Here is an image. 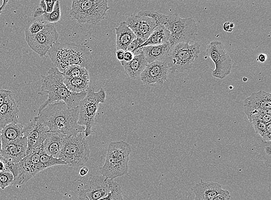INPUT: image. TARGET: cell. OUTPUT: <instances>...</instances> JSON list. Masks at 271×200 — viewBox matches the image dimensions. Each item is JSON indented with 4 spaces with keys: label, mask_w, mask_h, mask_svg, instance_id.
I'll use <instances>...</instances> for the list:
<instances>
[{
    "label": "cell",
    "mask_w": 271,
    "mask_h": 200,
    "mask_svg": "<svg viewBox=\"0 0 271 200\" xmlns=\"http://www.w3.org/2000/svg\"><path fill=\"white\" fill-rule=\"evenodd\" d=\"M79 107L69 109L65 102H59L47 106L38 112L36 117L48 130L65 136H75L84 133V126L78 124Z\"/></svg>",
    "instance_id": "6da1fadb"
},
{
    "label": "cell",
    "mask_w": 271,
    "mask_h": 200,
    "mask_svg": "<svg viewBox=\"0 0 271 200\" xmlns=\"http://www.w3.org/2000/svg\"><path fill=\"white\" fill-rule=\"evenodd\" d=\"M41 91L38 94L47 96V99L40 106L38 111H42L47 106L56 102H63L69 109L79 106L80 102L85 98L87 91L75 93L70 91L64 83L65 78L62 72L56 67L49 70L46 76H41Z\"/></svg>",
    "instance_id": "7a4b0ae2"
},
{
    "label": "cell",
    "mask_w": 271,
    "mask_h": 200,
    "mask_svg": "<svg viewBox=\"0 0 271 200\" xmlns=\"http://www.w3.org/2000/svg\"><path fill=\"white\" fill-rule=\"evenodd\" d=\"M148 13L157 20L159 25L169 32L170 47L179 43H190L195 41L198 28L192 18H182L176 14L165 15L152 11H148Z\"/></svg>",
    "instance_id": "3957f363"
},
{
    "label": "cell",
    "mask_w": 271,
    "mask_h": 200,
    "mask_svg": "<svg viewBox=\"0 0 271 200\" xmlns=\"http://www.w3.org/2000/svg\"><path fill=\"white\" fill-rule=\"evenodd\" d=\"M132 147L124 141L110 143L108 145L104 165L101 169L102 175L113 180L127 174L129 156Z\"/></svg>",
    "instance_id": "277c9868"
},
{
    "label": "cell",
    "mask_w": 271,
    "mask_h": 200,
    "mask_svg": "<svg viewBox=\"0 0 271 200\" xmlns=\"http://www.w3.org/2000/svg\"><path fill=\"white\" fill-rule=\"evenodd\" d=\"M90 149L84 133L75 136H64L62 148L59 159L67 166L79 168L89 161Z\"/></svg>",
    "instance_id": "5b68a950"
},
{
    "label": "cell",
    "mask_w": 271,
    "mask_h": 200,
    "mask_svg": "<svg viewBox=\"0 0 271 200\" xmlns=\"http://www.w3.org/2000/svg\"><path fill=\"white\" fill-rule=\"evenodd\" d=\"M107 0H74L70 17L80 24L96 25L105 19L110 9Z\"/></svg>",
    "instance_id": "8992f818"
},
{
    "label": "cell",
    "mask_w": 271,
    "mask_h": 200,
    "mask_svg": "<svg viewBox=\"0 0 271 200\" xmlns=\"http://www.w3.org/2000/svg\"><path fill=\"white\" fill-rule=\"evenodd\" d=\"M200 53V45L197 42L179 43L172 46L166 60L169 71L182 73L189 71Z\"/></svg>",
    "instance_id": "52a82bcc"
},
{
    "label": "cell",
    "mask_w": 271,
    "mask_h": 200,
    "mask_svg": "<svg viewBox=\"0 0 271 200\" xmlns=\"http://www.w3.org/2000/svg\"><path fill=\"white\" fill-rule=\"evenodd\" d=\"M105 99L106 93L102 88L98 92L88 89L85 98L79 103L78 124L85 128L84 133L86 138L92 135L99 105L104 103Z\"/></svg>",
    "instance_id": "ba28073f"
},
{
    "label": "cell",
    "mask_w": 271,
    "mask_h": 200,
    "mask_svg": "<svg viewBox=\"0 0 271 200\" xmlns=\"http://www.w3.org/2000/svg\"><path fill=\"white\" fill-rule=\"evenodd\" d=\"M42 149L27 155L21 162L12 165L11 172L14 176L12 186L19 187L24 185L39 172L43 171L40 163V155Z\"/></svg>",
    "instance_id": "9c48e42d"
},
{
    "label": "cell",
    "mask_w": 271,
    "mask_h": 200,
    "mask_svg": "<svg viewBox=\"0 0 271 200\" xmlns=\"http://www.w3.org/2000/svg\"><path fill=\"white\" fill-rule=\"evenodd\" d=\"M206 54L215 64V69L212 72L214 78L224 79L230 74L232 60L222 42H210L206 46Z\"/></svg>",
    "instance_id": "30bf717a"
},
{
    "label": "cell",
    "mask_w": 271,
    "mask_h": 200,
    "mask_svg": "<svg viewBox=\"0 0 271 200\" xmlns=\"http://www.w3.org/2000/svg\"><path fill=\"white\" fill-rule=\"evenodd\" d=\"M25 34V39L29 47L43 57L46 56L53 45L59 42V33L54 24L46 23L45 28L35 35Z\"/></svg>",
    "instance_id": "8fae6325"
},
{
    "label": "cell",
    "mask_w": 271,
    "mask_h": 200,
    "mask_svg": "<svg viewBox=\"0 0 271 200\" xmlns=\"http://www.w3.org/2000/svg\"><path fill=\"white\" fill-rule=\"evenodd\" d=\"M243 106L244 113L250 122L253 120L263 121L264 115H271V95L264 91L253 93L245 100Z\"/></svg>",
    "instance_id": "7c38bea8"
},
{
    "label": "cell",
    "mask_w": 271,
    "mask_h": 200,
    "mask_svg": "<svg viewBox=\"0 0 271 200\" xmlns=\"http://www.w3.org/2000/svg\"><path fill=\"white\" fill-rule=\"evenodd\" d=\"M113 183V180L107 179L103 175H91L80 190L78 198L79 200H99L108 194Z\"/></svg>",
    "instance_id": "4fadbf2b"
},
{
    "label": "cell",
    "mask_w": 271,
    "mask_h": 200,
    "mask_svg": "<svg viewBox=\"0 0 271 200\" xmlns=\"http://www.w3.org/2000/svg\"><path fill=\"white\" fill-rule=\"evenodd\" d=\"M48 134V129L36 116L28 124L23 126V136L28 139L26 156L40 151Z\"/></svg>",
    "instance_id": "5bb4252c"
},
{
    "label": "cell",
    "mask_w": 271,
    "mask_h": 200,
    "mask_svg": "<svg viewBox=\"0 0 271 200\" xmlns=\"http://www.w3.org/2000/svg\"><path fill=\"white\" fill-rule=\"evenodd\" d=\"M125 22L136 38L145 41L159 25L157 20L149 15L148 11H140L133 14Z\"/></svg>",
    "instance_id": "9a60e30c"
},
{
    "label": "cell",
    "mask_w": 271,
    "mask_h": 200,
    "mask_svg": "<svg viewBox=\"0 0 271 200\" xmlns=\"http://www.w3.org/2000/svg\"><path fill=\"white\" fill-rule=\"evenodd\" d=\"M78 45L75 43H65L59 42L53 45L48 53L55 67L63 73L68 67V61L71 57L75 52Z\"/></svg>",
    "instance_id": "2e32d148"
},
{
    "label": "cell",
    "mask_w": 271,
    "mask_h": 200,
    "mask_svg": "<svg viewBox=\"0 0 271 200\" xmlns=\"http://www.w3.org/2000/svg\"><path fill=\"white\" fill-rule=\"evenodd\" d=\"M169 72L166 61L153 62L147 65L140 78L145 85L161 86L167 81Z\"/></svg>",
    "instance_id": "e0dca14e"
},
{
    "label": "cell",
    "mask_w": 271,
    "mask_h": 200,
    "mask_svg": "<svg viewBox=\"0 0 271 200\" xmlns=\"http://www.w3.org/2000/svg\"><path fill=\"white\" fill-rule=\"evenodd\" d=\"M27 149H28V139L25 137H23L18 141L2 145L0 155L6 161L12 164H15L21 162L26 157Z\"/></svg>",
    "instance_id": "ac0fdd59"
},
{
    "label": "cell",
    "mask_w": 271,
    "mask_h": 200,
    "mask_svg": "<svg viewBox=\"0 0 271 200\" xmlns=\"http://www.w3.org/2000/svg\"><path fill=\"white\" fill-rule=\"evenodd\" d=\"M19 110L13 93L9 95L4 105L0 107V128L10 124L18 123Z\"/></svg>",
    "instance_id": "d6986e66"
},
{
    "label": "cell",
    "mask_w": 271,
    "mask_h": 200,
    "mask_svg": "<svg viewBox=\"0 0 271 200\" xmlns=\"http://www.w3.org/2000/svg\"><path fill=\"white\" fill-rule=\"evenodd\" d=\"M222 189V186L218 183L202 180L193 186L192 191L195 195V200H210Z\"/></svg>",
    "instance_id": "ffe728a7"
},
{
    "label": "cell",
    "mask_w": 271,
    "mask_h": 200,
    "mask_svg": "<svg viewBox=\"0 0 271 200\" xmlns=\"http://www.w3.org/2000/svg\"><path fill=\"white\" fill-rule=\"evenodd\" d=\"M127 75L133 80L140 78V75L144 71L148 63L143 53L135 56L130 62L120 61Z\"/></svg>",
    "instance_id": "44dd1931"
},
{
    "label": "cell",
    "mask_w": 271,
    "mask_h": 200,
    "mask_svg": "<svg viewBox=\"0 0 271 200\" xmlns=\"http://www.w3.org/2000/svg\"><path fill=\"white\" fill-rule=\"evenodd\" d=\"M171 48L169 43L157 46H148L142 48L143 55L148 64L155 61H166Z\"/></svg>",
    "instance_id": "7402d4cb"
},
{
    "label": "cell",
    "mask_w": 271,
    "mask_h": 200,
    "mask_svg": "<svg viewBox=\"0 0 271 200\" xmlns=\"http://www.w3.org/2000/svg\"><path fill=\"white\" fill-rule=\"evenodd\" d=\"M115 31L116 51L122 50L126 52L130 43L136 38V36L125 22L120 23L118 28H115Z\"/></svg>",
    "instance_id": "603a6c76"
},
{
    "label": "cell",
    "mask_w": 271,
    "mask_h": 200,
    "mask_svg": "<svg viewBox=\"0 0 271 200\" xmlns=\"http://www.w3.org/2000/svg\"><path fill=\"white\" fill-rule=\"evenodd\" d=\"M64 136L56 133H50L43 144L42 148L46 154L58 158L61 152Z\"/></svg>",
    "instance_id": "cb8c5ba5"
},
{
    "label": "cell",
    "mask_w": 271,
    "mask_h": 200,
    "mask_svg": "<svg viewBox=\"0 0 271 200\" xmlns=\"http://www.w3.org/2000/svg\"><path fill=\"white\" fill-rule=\"evenodd\" d=\"M1 135L2 145L14 142L24 137L23 125L21 124H10L1 129Z\"/></svg>",
    "instance_id": "d4e9b609"
},
{
    "label": "cell",
    "mask_w": 271,
    "mask_h": 200,
    "mask_svg": "<svg viewBox=\"0 0 271 200\" xmlns=\"http://www.w3.org/2000/svg\"><path fill=\"white\" fill-rule=\"evenodd\" d=\"M170 34L168 30L162 26H158L147 39L140 48L148 46H157L169 43Z\"/></svg>",
    "instance_id": "484cf974"
},
{
    "label": "cell",
    "mask_w": 271,
    "mask_h": 200,
    "mask_svg": "<svg viewBox=\"0 0 271 200\" xmlns=\"http://www.w3.org/2000/svg\"><path fill=\"white\" fill-rule=\"evenodd\" d=\"M64 83L70 91L80 93L89 89L90 76L89 75L73 79H65Z\"/></svg>",
    "instance_id": "4316f807"
},
{
    "label": "cell",
    "mask_w": 271,
    "mask_h": 200,
    "mask_svg": "<svg viewBox=\"0 0 271 200\" xmlns=\"http://www.w3.org/2000/svg\"><path fill=\"white\" fill-rule=\"evenodd\" d=\"M259 158L264 162L267 168L271 166V142L262 141L257 147Z\"/></svg>",
    "instance_id": "83f0119b"
},
{
    "label": "cell",
    "mask_w": 271,
    "mask_h": 200,
    "mask_svg": "<svg viewBox=\"0 0 271 200\" xmlns=\"http://www.w3.org/2000/svg\"><path fill=\"white\" fill-rule=\"evenodd\" d=\"M40 163H41L42 171L56 166H67L66 163L62 160L53 157L43 151V148L40 155Z\"/></svg>",
    "instance_id": "f1b7e54d"
},
{
    "label": "cell",
    "mask_w": 271,
    "mask_h": 200,
    "mask_svg": "<svg viewBox=\"0 0 271 200\" xmlns=\"http://www.w3.org/2000/svg\"><path fill=\"white\" fill-rule=\"evenodd\" d=\"M62 74L65 79H73L89 75V71L82 66L71 65L67 68Z\"/></svg>",
    "instance_id": "f546056e"
},
{
    "label": "cell",
    "mask_w": 271,
    "mask_h": 200,
    "mask_svg": "<svg viewBox=\"0 0 271 200\" xmlns=\"http://www.w3.org/2000/svg\"><path fill=\"white\" fill-rule=\"evenodd\" d=\"M43 21L47 23H55L58 22L61 18V8L60 1H57L54 9L51 13L45 12L43 15Z\"/></svg>",
    "instance_id": "4dcf8cb0"
},
{
    "label": "cell",
    "mask_w": 271,
    "mask_h": 200,
    "mask_svg": "<svg viewBox=\"0 0 271 200\" xmlns=\"http://www.w3.org/2000/svg\"><path fill=\"white\" fill-rule=\"evenodd\" d=\"M99 200H124L121 186L114 181L112 188L108 194Z\"/></svg>",
    "instance_id": "1f68e13d"
},
{
    "label": "cell",
    "mask_w": 271,
    "mask_h": 200,
    "mask_svg": "<svg viewBox=\"0 0 271 200\" xmlns=\"http://www.w3.org/2000/svg\"><path fill=\"white\" fill-rule=\"evenodd\" d=\"M13 181H14V176L11 171L0 172V182H1V189L4 190L9 186H12Z\"/></svg>",
    "instance_id": "d6a6232c"
},
{
    "label": "cell",
    "mask_w": 271,
    "mask_h": 200,
    "mask_svg": "<svg viewBox=\"0 0 271 200\" xmlns=\"http://www.w3.org/2000/svg\"><path fill=\"white\" fill-rule=\"evenodd\" d=\"M46 22L44 21H35L25 30V33L29 35H35L41 32L45 28Z\"/></svg>",
    "instance_id": "836d02e7"
},
{
    "label": "cell",
    "mask_w": 271,
    "mask_h": 200,
    "mask_svg": "<svg viewBox=\"0 0 271 200\" xmlns=\"http://www.w3.org/2000/svg\"><path fill=\"white\" fill-rule=\"evenodd\" d=\"M250 123L252 124L256 134H258L262 137L264 130H265L266 124L260 121V120H253V121H251Z\"/></svg>",
    "instance_id": "e575fe53"
},
{
    "label": "cell",
    "mask_w": 271,
    "mask_h": 200,
    "mask_svg": "<svg viewBox=\"0 0 271 200\" xmlns=\"http://www.w3.org/2000/svg\"><path fill=\"white\" fill-rule=\"evenodd\" d=\"M230 193L227 190L222 189V191L210 200H230Z\"/></svg>",
    "instance_id": "d590c367"
},
{
    "label": "cell",
    "mask_w": 271,
    "mask_h": 200,
    "mask_svg": "<svg viewBox=\"0 0 271 200\" xmlns=\"http://www.w3.org/2000/svg\"><path fill=\"white\" fill-rule=\"evenodd\" d=\"M262 141L264 142H271V124H266L265 130H264L263 136L261 137Z\"/></svg>",
    "instance_id": "8d00e7d4"
},
{
    "label": "cell",
    "mask_w": 271,
    "mask_h": 200,
    "mask_svg": "<svg viewBox=\"0 0 271 200\" xmlns=\"http://www.w3.org/2000/svg\"><path fill=\"white\" fill-rule=\"evenodd\" d=\"M11 94L12 92L9 90L0 89V107L4 104L6 99Z\"/></svg>",
    "instance_id": "74e56055"
},
{
    "label": "cell",
    "mask_w": 271,
    "mask_h": 200,
    "mask_svg": "<svg viewBox=\"0 0 271 200\" xmlns=\"http://www.w3.org/2000/svg\"><path fill=\"white\" fill-rule=\"evenodd\" d=\"M234 27H235V25L234 23L227 22L224 23L223 29L224 31L226 32H232L233 31Z\"/></svg>",
    "instance_id": "f35d334b"
},
{
    "label": "cell",
    "mask_w": 271,
    "mask_h": 200,
    "mask_svg": "<svg viewBox=\"0 0 271 200\" xmlns=\"http://www.w3.org/2000/svg\"><path fill=\"white\" fill-rule=\"evenodd\" d=\"M45 12L44 10L38 6V7L36 8L34 11L33 12L32 16L33 18H36L42 16Z\"/></svg>",
    "instance_id": "ab89813d"
},
{
    "label": "cell",
    "mask_w": 271,
    "mask_h": 200,
    "mask_svg": "<svg viewBox=\"0 0 271 200\" xmlns=\"http://www.w3.org/2000/svg\"><path fill=\"white\" fill-rule=\"evenodd\" d=\"M56 1H53V0H51V1H45L46 5V13H49L52 12L53 9H54Z\"/></svg>",
    "instance_id": "60d3db41"
},
{
    "label": "cell",
    "mask_w": 271,
    "mask_h": 200,
    "mask_svg": "<svg viewBox=\"0 0 271 200\" xmlns=\"http://www.w3.org/2000/svg\"><path fill=\"white\" fill-rule=\"evenodd\" d=\"M135 57V55L133 54L132 52H125V55H124L123 61L125 62H130Z\"/></svg>",
    "instance_id": "b9f144b4"
},
{
    "label": "cell",
    "mask_w": 271,
    "mask_h": 200,
    "mask_svg": "<svg viewBox=\"0 0 271 200\" xmlns=\"http://www.w3.org/2000/svg\"><path fill=\"white\" fill-rule=\"evenodd\" d=\"M125 52V51H122V50H119V51H116V58L118 59L119 61H123Z\"/></svg>",
    "instance_id": "7bdbcfd3"
},
{
    "label": "cell",
    "mask_w": 271,
    "mask_h": 200,
    "mask_svg": "<svg viewBox=\"0 0 271 200\" xmlns=\"http://www.w3.org/2000/svg\"><path fill=\"white\" fill-rule=\"evenodd\" d=\"M267 59V56L265 54H263V53H262V54H260L258 57H257V61H259L261 63H263L264 62L266 61V60Z\"/></svg>",
    "instance_id": "ee69618b"
},
{
    "label": "cell",
    "mask_w": 271,
    "mask_h": 200,
    "mask_svg": "<svg viewBox=\"0 0 271 200\" xmlns=\"http://www.w3.org/2000/svg\"><path fill=\"white\" fill-rule=\"evenodd\" d=\"M89 169L86 168V167H83L79 171V175L81 176H84L88 174Z\"/></svg>",
    "instance_id": "f6af8a7d"
},
{
    "label": "cell",
    "mask_w": 271,
    "mask_h": 200,
    "mask_svg": "<svg viewBox=\"0 0 271 200\" xmlns=\"http://www.w3.org/2000/svg\"><path fill=\"white\" fill-rule=\"evenodd\" d=\"M2 147V139H1V132H0V152L1 151Z\"/></svg>",
    "instance_id": "bcb514c9"
},
{
    "label": "cell",
    "mask_w": 271,
    "mask_h": 200,
    "mask_svg": "<svg viewBox=\"0 0 271 200\" xmlns=\"http://www.w3.org/2000/svg\"><path fill=\"white\" fill-rule=\"evenodd\" d=\"M247 81V79L246 78H243V81L246 82Z\"/></svg>",
    "instance_id": "7dc6e473"
}]
</instances>
